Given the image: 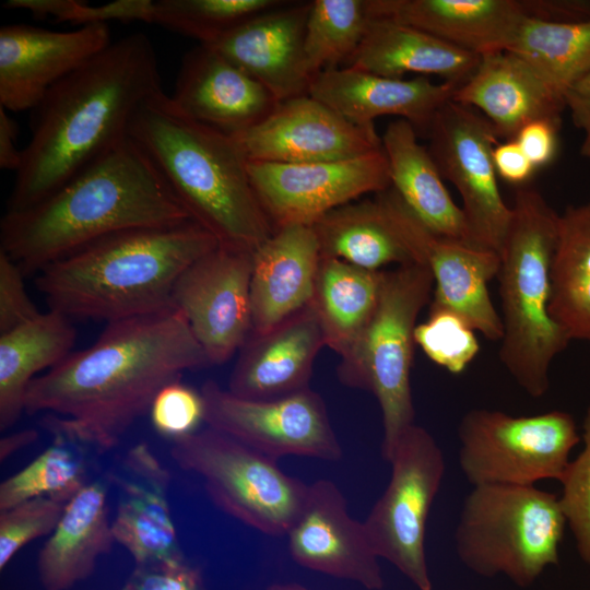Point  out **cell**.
Returning a JSON list of instances; mask_svg holds the SVG:
<instances>
[{"label": "cell", "instance_id": "obj_1", "mask_svg": "<svg viewBox=\"0 0 590 590\" xmlns=\"http://www.w3.org/2000/svg\"><path fill=\"white\" fill-rule=\"evenodd\" d=\"M210 365L175 306L107 323L88 347L35 378L25 412L51 435L106 452L186 370Z\"/></svg>", "mask_w": 590, "mask_h": 590}, {"label": "cell", "instance_id": "obj_2", "mask_svg": "<svg viewBox=\"0 0 590 590\" xmlns=\"http://www.w3.org/2000/svg\"><path fill=\"white\" fill-rule=\"evenodd\" d=\"M157 59L143 33L111 42L58 82L33 109L32 135L7 212L28 209L128 137L140 106L162 91Z\"/></svg>", "mask_w": 590, "mask_h": 590}, {"label": "cell", "instance_id": "obj_3", "mask_svg": "<svg viewBox=\"0 0 590 590\" xmlns=\"http://www.w3.org/2000/svg\"><path fill=\"white\" fill-rule=\"evenodd\" d=\"M188 222L151 160L126 137L39 203L5 212L0 250L27 275L111 235Z\"/></svg>", "mask_w": 590, "mask_h": 590}, {"label": "cell", "instance_id": "obj_4", "mask_svg": "<svg viewBox=\"0 0 590 590\" xmlns=\"http://www.w3.org/2000/svg\"><path fill=\"white\" fill-rule=\"evenodd\" d=\"M220 243L196 222L126 231L99 239L37 273L49 309L107 323L174 306V286Z\"/></svg>", "mask_w": 590, "mask_h": 590}, {"label": "cell", "instance_id": "obj_5", "mask_svg": "<svg viewBox=\"0 0 590 590\" xmlns=\"http://www.w3.org/2000/svg\"><path fill=\"white\" fill-rule=\"evenodd\" d=\"M192 221L220 243L253 252L274 227L234 135L182 114L163 90L145 101L128 131Z\"/></svg>", "mask_w": 590, "mask_h": 590}, {"label": "cell", "instance_id": "obj_6", "mask_svg": "<svg viewBox=\"0 0 590 590\" xmlns=\"http://www.w3.org/2000/svg\"><path fill=\"white\" fill-rule=\"evenodd\" d=\"M498 271L503 310L499 358L531 397L550 387L553 359L571 341L550 315L557 214L534 188L517 189Z\"/></svg>", "mask_w": 590, "mask_h": 590}, {"label": "cell", "instance_id": "obj_7", "mask_svg": "<svg viewBox=\"0 0 590 590\" xmlns=\"http://www.w3.org/2000/svg\"><path fill=\"white\" fill-rule=\"evenodd\" d=\"M566 524L553 493L535 485H477L462 504L456 552L474 574L503 575L526 588L558 564Z\"/></svg>", "mask_w": 590, "mask_h": 590}, {"label": "cell", "instance_id": "obj_8", "mask_svg": "<svg viewBox=\"0 0 590 590\" xmlns=\"http://www.w3.org/2000/svg\"><path fill=\"white\" fill-rule=\"evenodd\" d=\"M433 284V274L424 264L385 272L377 307L338 368L344 385L376 397L382 416L381 455L386 461L400 436L414 424L410 381L414 330Z\"/></svg>", "mask_w": 590, "mask_h": 590}, {"label": "cell", "instance_id": "obj_9", "mask_svg": "<svg viewBox=\"0 0 590 590\" xmlns=\"http://www.w3.org/2000/svg\"><path fill=\"white\" fill-rule=\"evenodd\" d=\"M170 456L197 474L212 503L268 535H286L304 506L308 484L278 461L211 427L172 440Z\"/></svg>", "mask_w": 590, "mask_h": 590}, {"label": "cell", "instance_id": "obj_10", "mask_svg": "<svg viewBox=\"0 0 590 590\" xmlns=\"http://www.w3.org/2000/svg\"><path fill=\"white\" fill-rule=\"evenodd\" d=\"M458 438L459 465L473 486L560 482L580 442L573 416L557 410L531 416L471 410L461 418Z\"/></svg>", "mask_w": 590, "mask_h": 590}, {"label": "cell", "instance_id": "obj_11", "mask_svg": "<svg viewBox=\"0 0 590 590\" xmlns=\"http://www.w3.org/2000/svg\"><path fill=\"white\" fill-rule=\"evenodd\" d=\"M388 462L389 483L363 522L379 558L392 564L418 590H432L425 532L432 504L445 474V459L434 437L411 425Z\"/></svg>", "mask_w": 590, "mask_h": 590}, {"label": "cell", "instance_id": "obj_12", "mask_svg": "<svg viewBox=\"0 0 590 590\" xmlns=\"http://www.w3.org/2000/svg\"><path fill=\"white\" fill-rule=\"evenodd\" d=\"M427 138L441 177L462 199L473 246L502 257L512 209L504 202L497 184L493 150L498 137L493 125L451 99L436 113Z\"/></svg>", "mask_w": 590, "mask_h": 590}, {"label": "cell", "instance_id": "obj_13", "mask_svg": "<svg viewBox=\"0 0 590 590\" xmlns=\"http://www.w3.org/2000/svg\"><path fill=\"white\" fill-rule=\"evenodd\" d=\"M200 392L208 427L276 461L286 456L342 458L324 401L310 387L282 398L248 400L206 380Z\"/></svg>", "mask_w": 590, "mask_h": 590}, {"label": "cell", "instance_id": "obj_14", "mask_svg": "<svg viewBox=\"0 0 590 590\" xmlns=\"http://www.w3.org/2000/svg\"><path fill=\"white\" fill-rule=\"evenodd\" d=\"M258 200L276 228L312 226L328 212L391 187L384 148L342 161L281 164L248 161Z\"/></svg>", "mask_w": 590, "mask_h": 590}, {"label": "cell", "instance_id": "obj_15", "mask_svg": "<svg viewBox=\"0 0 590 590\" xmlns=\"http://www.w3.org/2000/svg\"><path fill=\"white\" fill-rule=\"evenodd\" d=\"M253 252L219 245L188 267L173 290L210 365L227 362L249 338Z\"/></svg>", "mask_w": 590, "mask_h": 590}, {"label": "cell", "instance_id": "obj_16", "mask_svg": "<svg viewBox=\"0 0 590 590\" xmlns=\"http://www.w3.org/2000/svg\"><path fill=\"white\" fill-rule=\"evenodd\" d=\"M377 194L418 263L433 274L436 288L430 308L450 310L486 339L502 340V318L487 288L488 282L498 274L500 257L434 234L411 213L391 187Z\"/></svg>", "mask_w": 590, "mask_h": 590}, {"label": "cell", "instance_id": "obj_17", "mask_svg": "<svg viewBox=\"0 0 590 590\" xmlns=\"http://www.w3.org/2000/svg\"><path fill=\"white\" fill-rule=\"evenodd\" d=\"M234 137L251 162H331L382 149L375 128L354 125L309 94L280 102L261 122Z\"/></svg>", "mask_w": 590, "mask_h": 590}, {"label": "cell", "instance_id": "obj_18", "mask_svg": "<svg viewBox=\"0 0 590 590\" xmlns=\"http://www.w3.org/2000/svg\"><path fill=\"white\" fill-rule=\"evenodd\" d=\"M105 24L52 31L25 24L0 30V105L35 109L58 82L110 45Z\"/></svg>", "mask_w": 590, "mask_h": 590}, {"label": "cell", "instance_id": "obj_19", "mask_svg": "<svg viewBox=\"0 0 590 590\" xmlns=\"http://www.w3.org/2000/svg\"><path fill=\"white\" fill-rule=\"evenodd\" d=\"M286 536L293 560L304 568L367 590L384 588L379 557L364 523L350 515L344 495L332 481L320 479L308 485L304 506Z\"/></svg>", "mask_w": 590, "mask_h": 590}, {"label": "cell", "instance_id": "obj_20", "mask_svg": "<svg viewBox=\"0 0 590 590\" xmlns=\"http://www.w3.org/2000/svg\"><path fill=\"white\" fill-rule=\"evenodd\" d=\"M170 99L189 118L229 135L255 127L280 103L259 81L201 44L184 56Z\"/></svg>", "mask_w": 590, "mask_h": 590}, {"label": "cell", "instance_id": "obj_21", "mask_svg": "<svg viewBox=\"0 0 590 590\" xmlns=\"http://www.w3.org/2000/svg\"><path fill=\"white\" fill-rule=\"evenodd\" d=\"M459 86L434 83L422 75L387 78L345 66L318 73L308 94L359 127L375 128L378 117L397 116L410 122L417 134L427 135L436 113Z\"/></svg>", "mask_w": 590, "mask_h": 590}, {"label": "cell", "instance_id": "obj_22", "mask_svg": "<svg viewBox=\"0 0 590 590\" xmlns=\"http://www.w3.org/2000/svg\"><path fill=\"white\" fill-rule=\"evenodd\" d=\"M308 2L286 1L227 32L210 46L264 85L278 102L307 95L304 57Z\"/></svg>", "mask_w": 590, "mask_h": 590}, {"label": "cell", "instance_id": "obj_23", "mask_svg": "<svg viewBox=\"0 0 590 590\" xmlns=\"http://www.w3.org/2000/svg\"><path fill=\"white\" fill-rule=\"evenodd\" d=\"M110 481L119 489L111 530L137 565L182 558L167 498L170 474L146 442L131 447Z\"/></svg>", "mask_w": 590, "mask_h": 590}, {"label": "cell", "instance_id": "obj_24", "mask_svg": "<svg viewBox=\"0 0 590 590\" xmlns=\"http://www.w3.org/2000/svg\"><path fill=\"white\" fill-rule=\"evenodd\" d=\"M326 345L310 304L270 331L250 333L239 350L227 390L248 400H271L309 388L318 352Z\"/></svg>", "mask_w": 590, "mask_h": 590}, {"label": "cell", "instance_id": "obj_25", "mask_svg": "<svg viewBox=\"0 0 590 590\" xmlns=\"http://www.w3.org/2000/svg\"><path fill=\"white\" fill-rule=\"evenodd\" d=\"M369 17L392 20L484 56L506 51L529 17L517 0H366Z\"/></svg>", "mask_w": 590, "mask_h": 590}, {"label": "cell", "instance_id": "obj_26", "mask_svg": "<svg viewBox=\"0 0 590 590\" xmlns=\"http://www.w3.org/2000/svg\"><path fill=\"white\" fill-rule=\"evenodd\" d=\"M320 261L319 241L308 225L276 228L253 251L251 333H266L311 304Z\"/></svg>", "mask_w": 590, "mask_h": 590}, {"label": "cell", "instance_id": "obj_27", "mask_svg": "<svg viewBox=\"0 0 590 590\" xmlns=\"http://www.w3.org/2000/svg\"><path fill=\"white\" fill-rule=\"evenodd\" d=\"M453 102L477 108L498 138L514 140L534 120L560 126L564 99L521 58L509 51L481 56L473 74L453 94Z\"/></svg>", "mask_w": 590, "mask_h": 590}, {"label": "cell", "instance_id": "obj_28", "mask_svg": "<svg viewBox=\"0 0 590 590\" xmlns=\"http://www.w3.org/2000/svg\"><path fill=\"white\" fill-rule=\"evenodd\" d=\"M414 127L391 121L381 137L391 188L411 213L434 234L474 247L461 208L452 200L428 151L418 143ZM475 248V247H474Z\"/></svg>", "mask_w": 590, "mask_h": 590}, {"label": "cell", "instance_id": "obj_29", "mask_svg": "<svg viewBox=\"0 0 590 590\" xmlns=\"http://www.w3.org/2000/svg\"><path fill=\"white\" fill-rule=\"evenodd\" d=\"M480 60V56L418 28L370 17L347 67L393 79H403L406 73L432 74L461 85L476 70Z\"/></svg>", "mask_w": 590, "mask_h": 590}, {"label": "cell", "instance_id": "obj_30", "mask_svg": "<svg viewBox=\"0 0 590 590\" xmlns=\"http://www.w3.org/2000/svg\"><path fill=\"white\" fill-rule=\"evenodd\" d=\"M115 542L108 519L107 489L87 483L66 505L62 517L37 557L45 590H68L88 577L98 557Z\"/></svg>", "mask_w": 590, "mask_h": 590}, {"label": "cell", "instance_id": "obj_31", "mask_svg": "<svg viewBox=\"0 0 590 590\" xmlns=\"http://www.w3.org/2000/svg\"><path fill=\"white\" fill-rule=\"evenodd\" d=\"M71 319L50 310L0 333V429L14 425L25 411L27 390L40 371L71 352L76 333Z\"/></svg>", "mask_w": 590, "mask_h": 590}, {"label": "cell", "instance_id": "obj_32", "mask_svg": "<svg viewBox=\"0 0 590 590\" xmlns=\"http://www.w3.org/2000/svg\"><path fill=\"white\" fill-rule=\"evenodd\" d=\"M312 228L321 257L369 271L391 263H418L378 194L375 200L353 201L328 212Z\"/></svg>", "mask_w": 590, "mask_h": 590}, {"label": "cell", "instance_id": "obj_33", "mask_svg": "<svg viewBox=\"0 0 590 590\" xmlns=\"http://www.w3.org/2000/svg\"><path fill=\"white\" fill-rule=\"evenodd\" d=\"M548 311L570 340L590 344V200L558 219Z\"/></svg>", "mask_w": 590, "mask_h": 590}, {"label": "cell", "instance_id": "obj_34", "mask_svg": "<svg viewBox=\"0 0 590 590\" xmlns=\"http://www.w3.org/2000/svg\"><path fill=\"white\" fill-rule=\"evenodd\" d=\"M384 271H369L321 257L311 302L326 345L344 357L369 322L380 296Z\"/></svg>", "mask_w": 590, "mask_h": 590}, {"label": "cell", "instance_id": "obj_35", "mask_svg": "<svg viewBox=\"0 0 590 590\" xmlns=\"http://www.w3.org/2000/svg\"><path fill=\"white\" fill-rule=\"evenodd\" d=\"M506 51L527 62L564 99L590 73V19L555 22L529 16Z\"/></svg>", "mask_w": 590, "mask_h": 590}, {"label": "cell", "instance_id": "obj_36", "mask_svg": "<svg viewBox=\"0 0 590 590\" xmlns=\"http://www.w3.org/2000/svg\"><path fill=\"white\" fill-rule=\"evenodd\" d=\"M369 19L366 0L310 1L304 57L311 80L321 71L347 63L364 38Z\"/></svg>", "mask_w": 590, "mask_h": 590}, {"label": "cell", "instance_id": "obj_37", "mask_svg": "<svg viewBox=\"0 0 590 590\" xmlns=\"http://www.w3.org/2000/svg\"><path fill=\"white\" fill-rule=\"evenodd\" d=\"M52 444L0 484V511L36 497L68 503L87 482L85 461L74 442L52 436Z\"/></svg>", "mask_w": 590, "mask_h": 590}, {"label": "cell", "instance_id": "obj_38", "mask_svg": "<svg viewBox=\"0 0 590 590\" xmlns=\"http://www.w3.org/2000/svg\"><path fill=\"white\" fill-rule=\"evenodd\" d=\"M284 0H158L154 22L211 45L231 30Z\"/></svg>", "mask_w": 590, "mask_h": 590}, {"label": "cell", "instance_id": "obj_39", "mask_svg": "<svg viewBox=\"0 0 590 590\" xmlns=\"http://www.w3.org/2000/svg\"><path fill=\"white\" fill-rule=\"evenodd\" d=\"M414 341L434 363L452 374L463 371L480 351L474 330L447 309L429 308L428 319L415 327Z\"/></svg>", "mask_w": 590, "mask_h": 590}, {"label": "cell", "instance_id": "obj_40", "mask_svg": "<svg viewBox=\"0 0 590 590\" xmlns=\"http://www.w3.org/2000/svg\"><path fill=\"white\" fill-rule=\"evenodd\" d=\"M67 503L51 497L31 498L0 511V569L30 542L50 535Z\"/></svg>", "mask_w": 590, "mask_h": 590}, {"label": "cell", "instance_id": "obj_41", "mask_svg": "<svg viewBox=\"0 0 590 590\" xmlns=\"http://www.w3.org/2000/svg\"><path fill=\"white\" fill-rule=\"evenodd\" d=\"M583 448L567 465L559 498L577 551L590 566V403L583 417Z\"/></svg>", "mask_w": 590, "mask_h": 590}, {"label": "cell", "instance_id": "obj_42", "mask_svg": "<svg viewBox=\"0 0 590 590\" xmlns=\"http://www.w3.org/2000/svg\"><path fill=\"white\" fill-rule=\"evenodd\" d=\"M149 413L154 429L174 440L197 432L204 422L203 398L200 391L177 380L156 394Z\"/></svg>", "mask_w": 590, "mask_h": 590}, {"label": "cell", "instance_id": "obj_43", "mask_svg": "<svg viewBox=\"0 0 590 590\" xmlns=\"http://www.w3.org/2000/svg\"><path fill=\"white\" fill-rule=\"evenodd\" d=\"M24 275L19 264L0 250V333L12 330L39 314L26 292Z\"/></svg>", "mask_w": 590, "mask_h": 590}, {"label": "cell", "instance_id": "obj_44", "mask_svg": "<svg viewBox=\"0 0 590 590\" xmlns=\"http://www.w3.org/2000/svg\"><path fill=\"white\" fill-rule=\"evenodd\" d=\"M127 590H204L199 570L184 558L137 565Z\"/></svg>", "mask_w": 590, "mask_h": 590}, {"label": "cell", "instance_id": "obj_45", "mask_svg": "<svg viewBox=\"0 0 590 590\" xmlns=\"http://www.w3.org/2000/svg\"><path fill=\"white\" fill-rule=\"evenodd\" d=\"M110 21L145 23L154 22V1L116 0L105 4L92 5L87 1L76 0L67 21L80 26L105 24Z\"/></svg>", "mask_w": 590, "mask_h": 590}, {"label": "cell", "instance_id": "obj_46", "mask_svg": "<svg viewBox=\"0 0 590 590\" xmlns=\"http://www.w3.org/2000/svg\"><path fill=\"white\" fill-rule=\"evenodd\" d=\"M560 126L547 120H534L523 126L515 140L535 168L552 162L556 154Z\"/></svg>", "mask_w": 590, "mask_h": 590}, {"label": "cell", "instance_id": "obj_47", "mask_svg": "<svg viewBox=\"0 0 590 590\" xmlns=\"http://www.w3.org/2000/svg\"><path fill=\"white\" fill-rule=\"evenodd\" d=\"M493 162L497 175L515 185L527 181L536 169L515 139L494 148Z\"/></svg>", "mask_w": 590, "mask_h": 590}, {"label": "cell", "instance_id": "obj_48", "mask_svg": "<svg viewBox=\"0 0 590 590\" xmlns=\"http://www.w3.org/2000/svg\"><path fill=\"white\" fill-rule=\"evenodd\" d=\"M564 101L574 126L582 134L580 154L590 161V73L567 91Z\"/></svg>", "mask_w": 590, "mask_h": 590}, {"label": "cell", "instance_id": "obj_49", "mask_svg": "<svg viewBox=\"0 0 590 590\" xmlns=\"http://www.w3.org/2000/svg\"><path fill=\"white\" fill-rule=\"evenodd\" d=\"M17 123L0 106V167L17 172L22 165L23 150L17 148Z\"/></svg>", "mask_w": 590, "mask_h": 590}, {"label": "cell", "instance_id": "obj_50", "mask_svg": "<svg viewBox=\"0 0 590 590\" xmlns=\"http://www.w3.org/2000/svg\"><path fill=\"white\" fill-rule=\"evenodd\" d=\"M76 0H8L3 7L31 12L37 19L52 17L66 22Z\"/></svg>", "mask_w": 590, "mask_h": 590}, {"label": "cell", "instance_id": "obj_51", "mask_svg": "<svg viewBox=\"0 0 590 590\" xmlns=\"http://www.w3.org/2000/svg\"><path fill=\"white\" fill-rule=\"evenodd\" d=\"M38 438V432L33 428L21 429L5 435L0 440V460L3 462L16 451L32 445Z\"/></svg>", "mask_w": 590, "mask_h": 590}, {"label": "cell", "instance_id": "obj_52", "mask_svg": "<svg viewBox=\"0 0 590 590\" xmlns=\"http://www.w3.org/2000/svg\"><path fill=\"white\" fill-rule=\"evenodd\" d=\"M267 590H309L306 587L295 582L272 583Z\"/></svg>", "mask_w": 590, "mask_h": 590}, {"label": "cell", "instance_id": "obj_53", "mask_svg": "<svg viewBox=\"0 0 590 590\" xmlns=\"http://www.w3.org/2000/svg\"><path fill=\"white\" fill-rule=\"evenodd\" d=\"M120 590H127L126 587L121 588Z\"/></svg>", "mask_w": 590, "mask_h": 590}]
</instances>
